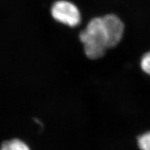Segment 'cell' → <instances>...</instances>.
Wrapping results in <instances>:
<instances>
[{
  "instance_id": "obj_4",
  "label": "cell",
  "mask_w": 150,
  "mask_h": 150,
  "mask_svg": "<svg viewBox=\"0 0 150 150\" xmlns=\"http://www.w3.org/2000/svg\"><path fill=\"white\" fill-rule=\"evenodd\" d=\"M0 150H31L29 146L20 138L5 140L1 143Z\"/></svg>"
},
{
  "instance_id": "obj_6",
  "label": "cell",
  "mask_w": 150,
  "mask_h": 150,
  "mask_svg": "<svg viewBox=\"0 0 150 150\" xmlns=\"http://www.w3.org/2000/svg\"><path fill=\"white\" fill-rule=\"evenodd\" d=\"M140 67L144 72L150 75V51L144 54L142 57Z\"/></svg>"
},
{
  "instance_id": "obj_2",
  "label": "cell",
  "mask_w": 150,
  "mask_h": 150,
  "mask_svg": "<svg viewBox=\"0 0 150 150\" xmlns=\"http://www.w3.org/2000/svg\"><path fill=\"white\" fill-rule=\"evenodd\" d=\"M51 13L56 21L70 27L78 26L81 20L78 7L67 0L56 1L52 6Z\"/></svg>"
},
{
  "instance_id": "obj_3",
  "label": "cell",
  "mask_w": 150,
  "mask_h": 150,
  "mask_svg": "<svg viewBox=\"0 0 150 150\" xmlns=\"http://www.w3.org/2000/svg\"><path fill=\"white\" fill-rule=\"evenodd\" d=\"M107 48L113 47L120 42L123 37L125 26L119 17L108 14L102 17Z\"/></svg>"
},
{
  "instance_id": "obj_5",
  "label": "cell",
  "mask_w": 150,
  "mask_h": 150,
  "mask_svg": "<svg viewBox=\"0 0 150 150\" xmlns=\"http://www.w3.org/2000/svg\"><path fill=\"white\" fill-rule=\"evenodd\" d=\"M140 150H150V131L140 135L137 139Z\"/></svg>"
},
{
  "instance_id": "obj_1",
  "label": "cell",
  "mask_w": 150,
  "mask_h": 150,
  "mask_svg": "<svg viewBox=\"0 0 150 150\" xmlns=\"http://www.w3.org/2000/svg\"><path fill=\"white\" fill-rule=\"evenodd\" d=\"M86 55L90 59H98L104 55L107 48L102 18H93L79 34Z\"/></svg>"
}]
</instances>
